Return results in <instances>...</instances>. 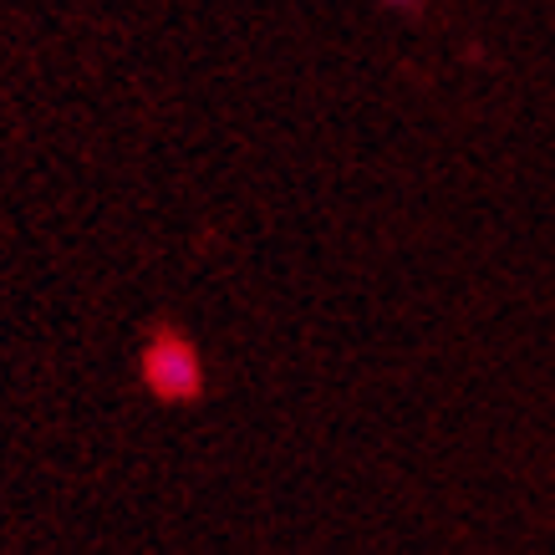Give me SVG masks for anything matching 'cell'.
Instances as JSON below:
<instances>
[{
	"instance_id": "obj_1",
	"label": "cell",
	"mask_w": 555,
	"mask_h": 555,
	"mask_svg": "<svg viewBox=\"0 0 555 555\" xmlns=\"http://www.w3.org/2000/svg\"><path fill=\"white\" fill-rule=\"evenodd\" d=\"M143 383H149L153 398H164V403H184V398H199V387H204L199 352H194L184 337H173V332H158V337L143 347Z\"/></svg>"
}]
</instances>
